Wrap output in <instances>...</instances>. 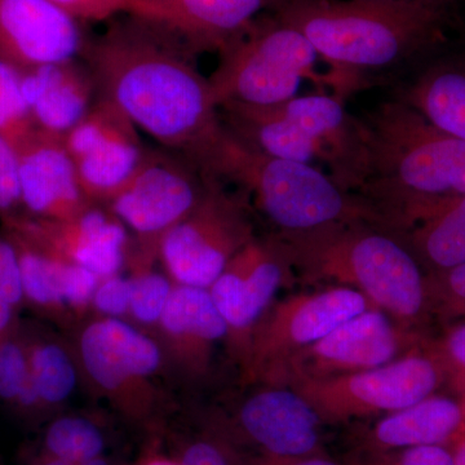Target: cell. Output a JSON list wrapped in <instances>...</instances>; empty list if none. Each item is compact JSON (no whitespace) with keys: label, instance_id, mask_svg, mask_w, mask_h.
<instances>
[{"label":"cell","instance_id":"1","mask_svg":"<svg viewBox=\"0 0 465 465\" xmlns=\"http://www.w3.org/2000/svg\"><path fill=\"white\" fill-rule=\"evenodd\" d=\"M195 54L163 27L121 15L105 32L88 38L82 60L100 97L114 104L162 148L213 177L229 131Z\"/></svg>","mask_w":465,"mask_h":465},{"label":"cell","instance_id":"2","mask_svg":"<svg viewBox=\"0 0 465 465\" xmlns=\"http://www.w3.org/2000/svg\"><path fill=\"white\" fill-rule=\"evenodd\" d=\"M455 8L446 0H275L272 9L326 61L327 85L345 100L439 50Z\"/></svg>","mask_w":465,"mask_h":465},{"label":"cell","instance_id":"3","mask_svg":"<svg viewBox=\"0 0 465 465\" xmlns=\"http://www.w3.org/2000/svg\"><path fill=\"white\" fill-rule=\"evenodd\" d=\"M362 122L366 173L358 195L394 234L465 195V142L401 100L384 101Z\"/></svg>","mask_w":465,"mask_h":465},{"label":"cell","instance_id":"4","mask_svg":"<svg viewBox=\"0 0 465 465\" xmlns=\"http://www.w3.org/2000/svg\"><path fill=\"white\" fill-rule=\"evenodd\" d=\"M277 235L292 268L311 280L360 291L399 326H416L433 313L428 275L393 232L351 222Z\"/></svg>","mask_w":465,"mask_h":465},{"label":"cell","instance_id":"5","mask_svg":"<svg viewBox=\"0 0 465 465\" xmlns=\"http://www.w3.org/2000/svg\"><path fill=\"white\" fill-rule=\"evenodd\" d=\"M335 94L295 96L274 105L226 104L220 114L247 148L312 164H323L345 191L358 194L366 173V143L360 116L349 114Z\"/></svg>","mask_w":465,"mask_h":465},{"label":"cell","instance_id":"6","mask_svg":"<svg viewBox=\"0 0 465 465\" xmlns=\"http://www.w3.org/2000/svg\"><path fill=\"white\" fill-rule=\"evenodd\" d=\"M231 134V133H229ZM213 177L241 185L278 232L312 231L338 223L384 226L366 198L342 189L313 164L262 154L229 134Z\"/></svg>","mask_w":465,"mask_h":465},{"label":"cell","instance_id":"7","mask_svg":"<svg viewBox=\"0 0 465 465\" xmlns=\"http://www.w3.org/2000/svg\"><path fill=\"white\" fill-rule=\"evenodd\" d=\"M220 63L208 78L220 106L274 105L298 96L302 81L327 85L318 74V54L295 27L275 15L259 16L219 52Z\"/></svg>","mask_w":465,"mask_h":465},{"label":"cell","instance_id":"8","mask_svg":"<svg viewBox=\"0 0 465 465\" xmlns=\"http://www.w3.org/2000/svg\"><path fill=\"white\" fill-rule=\"evenodd\" d=\"M446 382L433 348L351 374L290 382L326 424L387 415L436 394Z\"/></svg>","mask_w":465,"mask_h":465},{"label":"cell","instance_id":"9","mask_svg":"<svg viewBox=\"0 0 465 465\" xmlns=\"http://www.w3.org/2000/svg\"><path fill=\"white\" fill-rule=\"evenodd\" d=\"M223 183L213 177L200 203L159 242L162 262L179 284L210 289L255 237L246 207Z\"/></svg>","mask_w":465,"mask_h":465},{"label":"cell","instance_id":"10","mask_svg":"<svg viewBox=\"0 0 465 465\" xmlns=\"http://www.w3.org/2000/svg\"><path fill=\"white\" fill-rule=\"evenodd\" d=\"M211 179L177 153L146 148L133 177L106 204L125 228L158 250L162 237L200 203Z\"/></svg>","mask_w":465,"mask_h":465},{"label":"cell","instance_id":"11","mask_svg":"<svg viewBox=\"0 0 465 465\" xmlns=\"http://www.w3.org/2000/svg\"><path fill=\"white\" fill-rule=\"evenodd\" d=\"M63 143L91 203H108L133 177L148 148L131 119L100 96Z\"/></svg>","mask_w":465,"mask_h":465},{"label":"cell","instance_id":"12","mask_svg":"<svg viewBox=\"0 0 465 465\" xmlns=\"http://www.w3.org/2000/svg\"><path fill=\"white\" fill-rule=\"evenodd\" d=\"M374 308L360 291L332 286L280 302L256 332L251 371L274 378L284 363L349 318Z\"/></svg>","mask_w":465,"mask_h":465},{"label":"cell","instance_id":"13","mask_svg":"<svg viewBox=\"0 0 465 465\" xmlns=\"http://www.w3.org/2000/svg\"><path fill=\"white\" fill-rule=\"evenodd\" d=\"M384 312L370 308L339 324L321 341L291 357L274 376L287 382L365 371L400 358L402 330Z\"/></svg>","mask_w":465,"mask_h":465},{"label":"cell","instance_id":"14","mask_svg":"<svg viewBox=\"0 0 465 465\" xmlns=\"http://www.w3.org/2000/svg\"><path fill=\"white\" fill-rule=\"evenodd\" d=\"M326 424L307 399L293 388H272L244 401L235 430L259 457L300 458L322 454Z\"/></svg>","mask_w":465,"mask_h":465},{"label":"cell","instance_id":"15","mask_svg":"<svg viewBox=\"0 0 465 465\" xmlns=\"http://www.w3.org/2000/svg\"><path fill=\"white\" fill-rule=\"evenodd\" d=\"M82 25L51 0H0V56L21 69L82 58Z\"/></svg>","mask_w":465,"mask_h":465},{"label":"cell","instance_id":"16","mask_svg":"<svg viewBox=\"0 0 465 465\" xmlns=\"http://www.w3.org/2000/svg\"><path fill=\"white\" fill-rule=\"evenodd\" d=\"M7 224L9 231L25 235L103 280L116 275L124 265L127 229L109 208L103 210L96 203L66 220L18 216Z\"/></svg>","mask_w":465,"mask_h":465},{"label":"cell","instance_id":"17","mask_svg":"<svg viewBox=\"0 0 465 465\" xmlns=\"http://www.w3.org/2000/svg\"><path fill=\"white\" fill-rule=\"evenodd\" d=\"M292 269L278 235L242 247L208 289L229 331L251 329L265 313Z\"/></svg>","mask_w":465,"mask_h":465},{"label":"cell","instance_id":"18","mask_svg":"<svg viewBox=\"0 0 465 465\" xmlns=\"http://www.w3.org/2000/svg\"><path fill=\"white\" fill-rule=\"evenodd\" d=\"M275 0H128L124 15L163 27L195 54L220 52Z\"/></svg>","mask_w":465,"mask_h":465},{"label":"cell","instance_id":"19","mask_svg":"<svg viewBox=\"0 0 465 465\" xmlns=\"http://www.w3.org/2000/svg\"><path fill=\"white\" fill-rule=\"evenodd\" d=\"M17 152L21 203L29 217L58 222L90 206L63 140L36 133Z\"/></svg>","mask_w":465,"mask_h":465},{"label":"cell","instance_id":"20","mask_svg":"<svg viewBox=\"0 0 465 465\" xmlns=\"http://www.w3.org/2000/svg\"><path fill=\"white\" fill-rule=\"evenodd\" d=\"M21 78L36 131L56 139L64 140L99 96L82 58L21 69Z\"/></svg>","mask_w":465,"mask_h":465},{"label":"cell","instance_id":"21","mask_svg":"<svg viewBox=\"0 0 465 465\" xmlns=\"http://www.w3.org/2000/svg\"><path fill=\"white\" fill-rule=\"evenodd\" d=\"M465 437L460 400L433 394L414 405L382 415L360 436L363 454H381L420 446H454Z\"/></svg>","mask_w":465,"mask_h":465},{"label":"cell","instance_id":"22","mask_svg":"<svg viewBox=\"0 0 465 465\" xmlns=\"http://www.w3.org/2000/svg\"><path fill=\"white\" fill-rule=\"evenodd\" d=\"M81 353L88 374L106 391L145 378L161 363V351L152 339L113 318L84 330Z\"/></svg>","mask_w":465,"mask_h":465},{"label":"cell","instance_id":"23","mask_svg":"<svg viewBox=\"0 0 465 465\" xmlns=\"http://www.w3.org/2000/svg\"><path fill=\"white\" fill-rule=\"evenodd\" d=\"M396 99L465 142V54L433 57L400 88Z\"/></svg>","mask_w":465,"mask_h":465},{"label":"cell","instance_id":"24","mask_svg":"<svg viewBox=\"0 0 465 465\" xmlns=\"http://www.w3.org/2000/svg\"><path fill=\"white\" fill-rule=\"evenodd\" d=\"M397 235L428 273L465 262V195L440 204Z\"/></svg>","mask_w":465,"mask_h":465},{"label":"cell","instance_id":"25","mask_svg":"<svg viewBox=\"0 0 465 465\" xmlns=\"http://www.w3.org/2000/svg\"><path fill=\"white\" fill-rule=\"evenodd\" d=\"M159 322L168 335L195 348H207L229 332L210 291L177 284Z\"/></svg>","mask_w":465,"mask_h":465},{"label":"cell","instance_id":"26","mask_svg":"<svg viewBox=\"0 0 465 465\" xmlns=\"http://www.w3.org/2000/svg\"><path fill=\"white\" fill-rule=\"evenodd\" d=\"M106 446L105 433L91 419L61 416L45 430L41 451L69 463H82L105 457Z\"/></svg>","mask_w":465,"mask_h":465},{"label":"cell","instance_id":"27","mask_svg":"<svg viewBox=\"0 0 465 465\" xmlns=\"http://www.w3.org/2000/svg\"><path fill=\"white\" fill-rule=\"evenodd\" d=\"M30 375L39 403L54 406L64 402L76 384L74 365L63 348L52 342L29 347Z\"/></svg>","mask_w":465,"mask_h":465},{"label":"cell","instance_id":"28","mask_svg":"<svg viewBox=\"0 0 465 465\" xmlns=\"http://www.w3.org/2000/svg\"><path fill=\"white\" fill-rule=\"evenodd\" d=\"M36 133L24 97L21 67L0 56V134L18 149Z\"/></svg>","mask_w":465,"mask_h":465},{"label":"cell","instance_id":"29","mask_svg":"<svg viewBox=\"0 0 465 465\" xmlns=\"http://www.w3.org/2000/svg\"><path fill=\"white\" fill-rule=\"evenodd\" d=\"M0 399L21 410L41 407L30 375L29 348L11 332L0 339Z\"/></svg>","mask_w":465,"mask_h":465},{"label":"cell","instance_id":"30","mask_svg":"<svg viewBox=\"0 0 465 465\" xmlns=\"http://www.w3.org/2000/svg\"><path fill=\"white\" fill-rule=\"evenodd\" d=\"M173 287L166 277L143 273L133 280L130 311L143 323L159 322L170 299Z\"/></svg>","mask_w":465,"mask_h":465},{"label":"cell","instance_id":"31","mask_svg":"<svg viewBox=\"0 0 465 465\" xmlns=\"http://www.w3.org/2000/svg\"><path fill=\"white\" fill-rule=\"evenodd\" d=\"M433 313L465 321V262L449 271L427 273Z\"/></svg>","mask_w":465,"mask_h":465},{"label":"cell","instance_id":"32","mask_svg":"<svg viewBox=\"0 0 465 465\" xmlns=\"http://www.w3.org/2000/svg\"><path fill=\"white\" fill-rule=\"evenodd\" d=\"M177 465H241V455L231 440L219 433H207L183 443Z\"/></svg>","mask_w":465,"mask_h":465},{"label":"cell","instance_id":"33","mask_svg":"<svg viewBox=\"0 0 465 465\" xmlns=\"http://www.w3.org/2000/svg\"><path fill=\"white\" fill-rule=\"evenodd\" d=\"M345 465H454V455L451 446H420L381 454H362Z\"/></svg>","mask_w":465,"mask_h":465},{"label":"cell","instance_id":"34","mask_svg":"<svg viewBox=\"0 0 465 465\" xmlns=\"http://www.w3.org/2000/svg\"><path fill=\"white\" fill-rule=\"evenodd\" d=\"M439 356L446 382L461 396L465 393V321L454 324L432 347Z\"/></svg>","mask_w":465,"mask_h":465},{"label":"cell","instance_id":"35","mask_svg":"<svg viewBox=\"0 0 465 465\" xmlns=\"http://www.w3.org/2000/svg\"><path fill=\"white\" fill-rule=\"evenodd\" d=\"M20 208L23 203L18 182V152L0 134V215L8 222L17 217Z\"/></svg>","mask_w":465,"mask_h":465},{"label":"cell","instance_id":"36","mask_svg":"<svg viewBox=\"0 0 465 465\" xmlns=\"http://www.w3.org/2000/svg\"><path fill=\"white\" fill-rule=\"evenodd\" d=\"M0 298L15 308L24 300L20 260L11 238H0Z\"/></svg>","mask_w":465,"mask_h":465},{"label":"cell","instance_id":"37","mask_svg":"<svg viewBox=\"0 0 465 465\" xmlns=\"http://www.w3.org/2000/svg\"><path fill=\"white\" fill-rule=\"evenodd\" d=\"M79 23H103L124 14L128 0H51Z\"/></svg>","mask_w":465,"mask_h":465},{"label":"cell","instance_id":"38","mask_svg":"<svg viewBox=\"0 0 465 465\" xmlns=\"http://www.w3.org/2000/svg\"><path fill=\"white\" fill-rule=\"evenodd\" d=\"M133 296V281L113 275L105 278L94 291V302L96 308L109 316H121L130 311Z\"/></svg>","mask_w":465,"mask_h":465},{"label":"cell","instance_id":"39","mask_svg":"<svg viewBox=\"0 0 465 465\" xmlns=\"http://www.w3.org/2000/svg\"><path fill=\"white\" fill-rule=\"evenodd\" d=\"M99 286V277L84 268L69 262L64 277V302L82 307L94 299V291Z\"/></svg>","mask_w":465,"mask_h":465},{"label":"cell","instance_id":"40","mask_svg":"<svg viewBox=\"0 0 465 465\" xmlns=\"http://www.w3.org/2000/svg\"><path fill=\"white\" fill-rule=\"evenodd\" d=\"M241 465H345L322 454L308 455L300 458H244L241 457Z\"/></svg>","mask_w":465,"mask_h":465},{"label":"cell","instance_id":"41","mask_svg":"<svg viewBox=\"0 0 465 465\" xmlns=\"http://www.w3.org/2000/svg\"><path fill=\"white\" fill-rule=\"evenodd\" d=\"M27 465H113L108 458H96L92 460L82 461V463H69V461L60 460V459L52 458L45 452H38L33 459H30Z\"/></svg>","mask_w":465,"mask_h":465},{"label":"cell","instance_id":"42","mask_svg":"<svg viewBox=\"0 0 465 465\" xmlns=\"http://www.w3.org/2000/svg\"><path fill=\"white\" fill-rule=\"evenodd\" d=\"M14 311L15 307H12L5 299L0 298V339L5 338L11 331Z\"/></svg>","mask_w":465,"mask_h":465},{"label":"cell","instance_id":"43","mask_svg":"<svg viewBox=\"0 0 465 465\" xmlns=\"http://www.w3.org/2000/svg\"><path fill=\"white\" fill-rule=\"evenodd\" d=\"M454 465H465V437L452 446Z\"/></svg>","mask_w":465,"mask_h":465},{"label":"cell","instance_id":"44","mask_svg":"<svg viewBox=\"0 0 465 465\" xmlns=\"http://www.w3.org/2000/svg\"><path fill=\"white\" fill-rule=\"evenodd\" d=\"M143 465H177L174 460H168V459H153Z\"/></svg>","mask_w":465,"mask_h":465},{"label":"cell","instance_id":"45","mask_svg":"<svg viewBox=\"0 0 465 465\" xmlns=\"http://www.w3.org/2000/svg\"><path fill=\"white\" fill-rule=\"evenodd\" d=\"M461 405H463V409H464V412H465V393L463 394V396H461Z\"/></svg>","mask_w":465,"mask_h":465},{"label":"cell","instance_id":"46","mask_svg":"<svg viewBox=\"0 0 465 465\" xmlns=\"http://www.w3.org/2000/svg\"><path fill=\"white\" fill-rule=\"evenodd\" d=\"M446 2L454 3V5H457L458 0H446Z\"/></svg>","mask_w":465,"mask_h":465}]
</instances>
